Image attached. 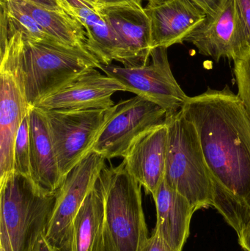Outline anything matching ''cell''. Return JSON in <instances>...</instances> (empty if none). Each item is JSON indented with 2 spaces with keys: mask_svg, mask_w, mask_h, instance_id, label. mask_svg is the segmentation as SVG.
Masks as SVG:
<instances>
[{
  "mask_svg": "<svg viewBox=\"0 0 250 251\" xmlns=\"http://www.w3.org/2000/svg\"><path fill=\"white\" fill-rule=\"evenodd\" d=\"M182 111L199 136L212 206L239 237L250 225V118L228 86L189 97Z\"/></svg>",
  "mask_w": 250,
  "mask_h": 251,
  "instance_id": "cell-1",
  "label": "cell"
},
{
  "mask_svg": "<svg viewBox=\"0 0 250 251\" xmlns=\"http://www.w3.org/2000/svg\"><path fill=\"white\" fill-rule=\"evenodd\" d=\"M1 50H7L17 64L29 108L101 65L85 47L32 38L9 25L2 16Z\"/></svg>",
  "mask_w": 250,
  "mask_h": 251,
  "instance_id": "cell-2",
  "label": "cell"
},
{
  "mask_svg": "<svg viewBox=\"0 0 250 251\" xmlns=\"http://www.w3.org/2000/svg\"><path fill=\"white\" fill-rule=\"evenodd\" d=\"M56 193H44L14 172L0 182V251H33L46 230Z\"/></svg>",
  "mask_w": 250,
  "mask_h": 251,
  "instance_id": "cell-3",
  "label": "cell"
},
{
  "mask_svg": "<svg viewBox=\"0 0 250 251\" xmlns=\"http://www.w3.org/2000/svg\"><path fill=\"white\" fill-rule=\"evenodd\" d=\"M164 181L184 196L195 211L212 206L213 184L198 131L183 111L167 116Z\"/></svg>",
  "mask_w": 250,
  "mask_h": 251,
  "instance_id": "cell-4",
  "label": "cell"
},
{
  "mask_svg": "<svg viewBox=\"0 0 250 251\" xmlns=\"http://www.w3.org/2000/svg\"><path fill=\"white\" fill-rule=\"evenodd\" d=\"M105 187V251H140L148 230L142 207V186L123 162L101 172Z\"/></svg>",
  "mask_w": 250,
  "mask_h": 251,
  "instance_id": "cell-5",
  "label": "cell"
},
{
  "mask_svg": "<svg viewBox=\"0 0 250 251\" xmlns=\"http://www.w3.org/2000/svg\"><path fill=\"white\" fill-rule=\"evenodd\" d=\"M100 69L124 87L126 91L158 104L167 116L180 111L188 97L173 76L169 63L167 49L158 47L151 51L148 63L126 67L101 65Z\"/></svg>",
  "mask_w": 250,
  "mask_h": 251,
  "instance_id": "cell-6",
  "label": "cell"
},
{
  "mask_svg": "<svg viewBox=\"0 0 250 251\" xmlns=\"http://www.w3.org/2000/svg\"><path fill=\"white\" fill-rule=\"evenodd\" d=\"M111 110H43L63 179L92 151Z\"/></svg>",
  "mask_w": 250,
  "mask_h": 251,
  "instance_id": "cell-7",
  "label": "cell"
},
{
  "mask_svg": "<svg viewBox=\"0 0 250 251\" xmlns=\"http://www.w3.org/2000/svg\"><path fill=\"white\" fill-rule=\"evenodd\" d=\"M162 107L142 97H132L112 107L92 148L107 159L124 157L132 145L147 131L165 123Z\"/></svg>",
  "mask_w": 250,
  "mask_h": 251,
  "instance_id": "cell-8",
  "label": "cell"
},
{
  "mask_svg": "<svg viewBox=\"0 0 250 251\" xmlns=\"http://www.w3.org/2000/svg\"><path fill=\"white\" fill-rule=\"evenodd\" d=\"M106 159L99 153L91 151L65 176L56 193L54 209L45 234L57 251H69L73 221L105 168Z\"/></svg>",
  "mask_w": 250,
  "mask_h": 251,
  "instance_id": "cell-9",
  "label": "cell"
},
{
  "mask_svg": "<svg viewBox=\"0 0 250 251\" xmlns=\"http://www.w3.org/2000/svg\"><path fill=\"white\" fill-rule=\"evenodd\" d=\"M0 182L13 173L16 134L29 107L22 77L13 56L0 50Z\"/></svg>",
  "mask_w": 250,
  "mask_h": 251,
  "instance_id": "cell-10",
  "label": "cell"
},
{
  "mask_svg": "<svg viewBox=\"0 0 250 251\" xmlns=\"http://www.w3.org/2000/svg\"><path fill=\"white\" fill-rule=\"evenodd\" d=\"M198 52L218 62L235 60L248 51L236 0H220L217 11L188 37Z\"/></svg>",
  "mask_w": 250,
  "mask_h": 251,
  "instance_id": "cell-11",
  "label": "cell"
},
{
  "mask_svg": "<svg viewBox=\"0 0 250 251\" xmlns=\"http://www.w3.org/2000/svg\"><path fill=\"white\" fill-rule=\"evenodd\" d=\"M119 91H126L120 82L96 69H91L40 101L35 107L44 111L110 109L114 105L112 97Z\"/></svg>",
  "mask_w": 250,
  "mask_h": 251,
  "instance_id": "cell-12",
  "label": "cell"
},
{
  "mask_svg": "<svg viewBox=\"0 0 250 251\" xmlns=\"http://www.w3.org/2000/svg\"><path fill=\"white\" fill-rule=\"evenodd\" d=\"M145 10L151 21L153 49L182 44L207 17L191 0H151Z\"/></svg>",
  "mask_w": 250,
  "mask_h": 251,
  "instance_id": "cell-13",
  "label": "cell"
},
{
  "mask_svg": "<svg viewBox=\"0 0 250 251\" xmlns=\"http://www.w3.org/2000/svg\"><path fill=\"white\" fill-rule=\"evenodd\" d=\"M98 5L124 50L126 67L148 63L154 49L151 21L145 7L135 4Z\"/></svg>",
  "mask_w": 250,
  "mask_h": 251,
  "instance_id": "cell-14",
  "label": "cell"
},
{
  "mask_svg": "<svg viewBox=\"0 0 250 251\" xmlns=\"http://www.w3.org/2000/svg\"><path fill=\"white\" fill-rule=\"evenodd\" d=\"M60 1L65 11L83 26L87 37L85 47L101 65L108 66L117 61L126 66L124 50L98 4L89 0Z\"/></svg>",
  "mask_w": 250,
  "mask_h": 251,
  "instance_id": "cell-15",
  "label": "cell"
},
{
  "mask_svg": "<svg viewBox=\"0 0 250 251\" xmlns=\"http://www.w3.org/2000/svg\"><path fill=\"white\" fill-rule=\"evenodd\" d=\"M165 123L141 136L125 155V167L146 193L155 196L164 179L167 148Z\"/></svg>",
  "mask_w": 250,
  "mask_h": 251,
  "instance_id": "cell-16",
  "label": "cell"
},
{
  "mask_svg": "<svg viewBox=\"0 0 250 251\" xmlns=\"http://www.w3.org/2000/svg\"><path fill=\"white\" fill-rule=\"evenodd\" d=\"M30 144L31 179L44 193H55L63 177L43 110L30 107L28 113Z\"/></svg>",
  "mask_w": 250,
  "mask_h": 251,
  "instance_id": "cell-17",
  "label": "cell"
},
{
  "mask_svg": "<svg viewBox=\"0 0 250 251\" xmlns=\"http://www.w3.org/2000/svg\"><path fill=\"white\" fill-rule=\"evenodd\" d=\"M157 209V233L174 251H182L189 236L195 208L180 193L169 187L165 181L153 196Z\"/></svg>",
  "mask_w": 250,
  "mask_h": 251,
  "instance_id": "cell-18",
  "label": "cell"
},
{
  "mask_svg": "<svg viewBox=\"0 0 250 251\" xmlns=\"http://www.w3.org/2000/svg\"><path fill=\"white\" fill-rule=\"evenodd\" d=\"M104 205L105 187L101 174L73 221L69 251H105Z\"/></svg>",
  "mask_w": 250,
  "mask_h": 251,
  "instance_id": "cell-19",
  "label": "cell"
},
{
  "mask_svg": "<svg viewBox=\"0 0 250 251\" xmlns=\"http://www.w3.org/2000/svg\"><path fill=\"white\" fill-rule=\"evenodd\" d=\"M53 39L70 46L85 47L86 32L74 18L64 10H52L26 0H13Z\"/></svg>",
  "mask_w": 250,
  "mask_h": 251,
  "instance_id": "cell-20",
  "label": "cell"
},
{
  "mask_svg": "<svg viewBox=\"0 0 250 251\" xmlns=\"http://www.w3.org/2000/svg\"><path fill=\"white\" fill-rule=\"evenodd\" d=\"M13 172L29 178L31 176L28 115L23 119L16 134L13 149Z\"/></svg>",
  "mask_w": 250,
  "mask_h": 251,
  "instance_id": "cell-21",
  "label": "cell"
},
{
  "mask_svg": "<svg viewBox=\"0 0 250 251\" xmlns=\"http://www.w3.org/2000/svg\"><path fill=\"white\" fill-rule=\"evenodd\" d=\"M234 74L239 90L238 97L250 118V50L235 60Z\"/></svg>",
  "mask_w": 250,
  "mask_h": 251,
  "instance_id": "cell-22",
  "label": "cell"
},
{
  "mask_svg": "<svg viewBox=\"0 0 250 251\" xmlns=\"http://www.w3.org/2000/svg\"><path fill=\"white\" fill-rule=\"evenodd\" d=\"M245 32L248 50H250V0H236Z\"/></svg>",
  "mask_w": 250,
  "mask_h": 251,
  "instance_id": "cell-23",
  "label": "cell"
},
{
  "mask_svg": "<svg viewBox=\"0 0 250 251\" xmlns=\"http://www.w3.org/2000/svg\"><path fill=\"white\" fill-rule=\"evenodd\" d=\"M140 251H174L170 246L159 235L154 232L153 235L148 239Z\"/></svg>",
  "mask_w": 250,
  "mask_h": 251,
  "instance_id": "cell-24",
  "label": "cell"
},
{
  "mask_svg": "<svg viewBox=\"0 0 250 251\" xmlns=\"http://www.w3.org/2000/svg\"><path fill=\"white\" fill-rule=\"evenodd\" d=\"M198 7H201L207 16H212L217 11L220 0H191Z\"/></svg>",
  "mask_w": 250,
  "mask_h": 251,
  "instance_id": "cell-25",
  "label": "cell"
},
{
  "mask_svg": "<svg viewBox=\"0 0 250 251\" xmlns=\"http://www.w3.org/2000/svg\"><path fill=\"white\" fill-rule=\"evenodd\" d=\"M26 1H30L52 10H64L60 0H26Z\"/></svg>",
  "mask_w": 250,
  "mask_h": 251,
  "instance_id": "cell-26",
  "label": "cell"
},
{
  "mask_svg": "<svg viewBox=\"0 0 250 251\" xmlns=\"http://www.w3.org/2000/svg\"><path fill=\"white\" fill-rule=\"evenodd\" d=\"M33 251H57L50 244L45 237V232L41 234L34 248Z\"/></svg>",
  "mask_w": 250,
  "mask_h": 251,
  "instance_id": "cell-27",
  "label": "cell"
},
{
  "mask_svg": "<svg viewBox=\"0 0 250 251\" xmlns=\"http://www.w3.org/2000/svg\"><path fill=\"white\" fill-rule=\"evenodd\" d=\"M145 0H95L97 4L101 5H113L119 4H135L142 5Z\"/></svg>",
  "mask_w": 250,
  "mask_h": 251,
  "instance_id": "cell-28",
  "label": "cell"
},
{
  "mask_svg": "<svg viewBox=\"0 0 250 251\" xmlns=\"http://www.w3.org/2000/svg\"><path fill=\"white\" fill-rule=\"evenodd\" d=\"M239 241L243 251H250V225L239 236Z\"/></svg>",
  "mask_w": 250,
  "mask_h": 251,
  "instance_id": "cell-29",
  "label": "cell"
},
{
  "mask_svg": "<svg viewBox=\"0 0 250 251\" xmlns=\"http://www.w3.org/2000/svg\"><path fill=\"white\" fill-rule=\"evenodd\" d=\"M89 1H94V2H96V1H95V0H89Z\"/></svg>",
  "mask_w": 250,
  "mask_h": 251,
  "instance_id": "cell-30",
  "label": "cell"
},
{
  "mask_svg": "<svg viewBox=\"0 0 250 251\" xmlns=\"http://www.w3.org/2000/svg\"><path fill=\"white\" fill-rule=\"evenodd\" d=\"M145 1H151V0H145Z\"/></svg>",
  "mask_w": 250,
  "mask_h": 251,
  "instance_id": "cell-31",
  "label": "cell"
}]
</instances>
